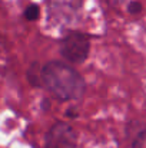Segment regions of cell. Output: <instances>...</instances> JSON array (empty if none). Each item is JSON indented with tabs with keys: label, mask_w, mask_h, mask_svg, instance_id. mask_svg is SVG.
Segmentation results:
<instances>
[{
	"label": "cell",
	"mask_w": 146,
	"mask_h": 148,
	"mask_svg": "<svg viewBox=\"0 0 146 148\" xmlns=\"http://www.w3.org/2000/svg\"><path fill=\"white\" fill-rule=\"evenodd\" d=\"M59 52L67 63L80 65L83 63L90 52L89 36L79 30H70L59 43Z\"/></svg>",
	"instance_id": "7a4b0ae2"
},
{
	"label": "cell",
	"mask_w": 146,
	"mask_h": 148,
	"mask_svg": "<svg viewBox=\"0 0 146 148\" xmlns=\"http://www.w3.org/2000/svg\"><path fill=\"white\" fill-rule=\"evenodd\" d=\"M45 148H77V132L67 122H54L45 135Z\"/></svg>",
	"instance_id": "3957f363"
},
{
	"label": "cell",
	"mask_w": 146,
	"mask_h": 148,
	"mask_svg": "<svg viewBox=\"0 0 146 148\" xmlns=\"http://www.w3.org/2000/svg\"><path fill=\"white\" fill-rule=\"evenodd\" d=\"M40 71H42V65L35 62L30 65V68L27 69V81L32 86L35 88H42V79H40Z\"/></svg>",
	"instance_id": "277c9868"
},
{
	"label": "cell",
	"mask_w": 146,
	"mask_h": 148,
	"mask_svg": "<svg viewBox=\"0 0 146 148\" xmlns=\"http://www.w3.org/2000/svg\"><path fill=\"white\" fill-rule=\"evenodd\" d=\"M142 10V4L139 3V1H130L129 4H128V12L130 13V14H136V13H139Z\"/></svg>",
	"instance_id": "52a82bcc"
},
{
	"label": "cell",
	"mask_w": 146,
	"mask_h": 148,
	"mask_svg": "<svg viewBox=\"0 0 146 148\" xmlns=\"http://www.w3.org/2000/svg\"><path fill=\"white\" fill-rule=\"evenodd\" d=\"M40 79L42 88L62 102L80 101L86 92L83 76L63 60H49L42 65Z\"/></svg>",
	"instance_id": "6da1fadb"
},
{
	"label": "cell",
	"mask_w": 146,
	"mask_h": 148,
	"mask_svg": "<svg viewBox=\"0 0 146 148\" xmlns=\"http://www.w3.org/2000/svg\"><path fill=\"white\" fill-rule=\"evenodd\" d=\"M66 115H67V116H70V118H76V116H77L76 108H69V109H67V112H66Z\"/></svg>",
	"instance_id": "ba28073f"
},
{
	"label": "cell",
	"mask_w": 146,
	"mask_h": 148,
	"mask_svg": "<svg viewBox=\"0 0 146 148\" xmlns=\"http://www.w3.org/2000/svg\"><path fill=\"white\" fill-rule=\"evenodd\" d=\"M39 16H40V7H39L37 4L33 3V4H29V6L26 7V10H24V17H26L27 20H30V22L37 20Z\"/></svg>",
	"instance_id": "5b68a950"
},
{
	"label": "cell",
	"mask_w": 146,
	"mask_h": 148,
	"mask_svg": "<svg viewBox=\"0 0 146 148\" xmlns=\"http://www.w3.org/2000/svg\"><path fill=\"white\" fill-rule=\"evenodd\" d=\"M132 148H146V130L136 135V138L133 140Z\"/></svg>",
	"instance_id": "8992f818"
}]
</instances>
